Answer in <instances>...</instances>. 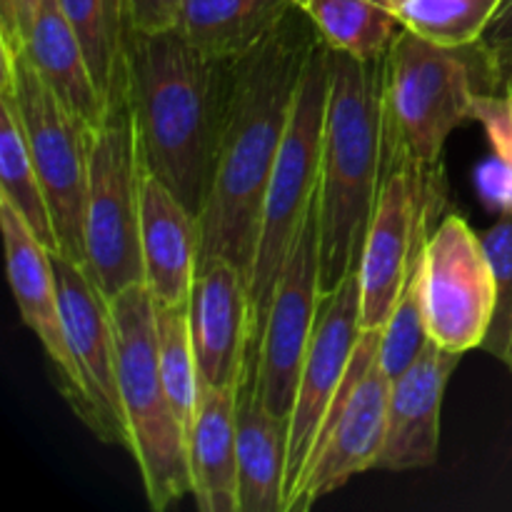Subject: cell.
I'll list each match as a JSON object with an SVG mask.
<instances>
[{"instance_id": "obj_1", "label": "cell", "mask_w": 512, "mask_h": 512, "mask_svg": "<svg viewBox=\"0 0 512 512\" xmlns=\"http://www.w3.org/2000/svg\"><path fill=\"white\" fill-rule=\"evenodd\" d=\"M320 40L303 8L273 35L230 63L228 105L213 183L200 213V258H228L250 280L265 190L288 128L295 90Z\"/></svg>"}, {"instance_id": "obj_2", "label": "cell", "mask_w": 512, "mask_h": 512, "mask_svg": "<svg viewBox=\"0 0 512 512\" xmlns=\"http://www.w3.org/2000/svg\"><path fill=\"white\" fill-rule=\"evenodd\" d=\"M230 63L205 58L175 30L128 35V95L143 168L200 218L228 105Z\"/></svg>"}, {"instance_id": "obj_3", "label": "cell", "mask_w": 512, "mask_h": 512, "mask_svg": "<svg viewBox=\"0 0 512 512\" xmlns=\"http://www.w3.org/2000/svg\"><path fill=\"white\" fill-rule=\"evenodd\" d=\"M330 85L320 160V290L333 293L360 265L383 185V60L328 48Z\"/></svg>"}, {"instance_id": "obj_4", "label": "cell", "mask_w": 512, "mask_h": 512, "mask_svg": "<svg viewBox=\"0 0 512 512\" xmlns=\"http://www.w3.org/2000/svg\"><path fill=\"white\" fill-rule=\"evenodd\" d=\"M433 43L400 30L383 60V153L385 168H408L440 188L443 150L450 133L473 120L478 90L475 70L485 68L480 45Z\"/></svg>"}, {"instance_id": "obj_5", "label": "cell", "mask_w": 512, "mask_h": 512, "mask_svg": "<svg viewBox=\"0 0 512 512\" xmlns=\"http://www.w3.org/2000/svg\"><path fill=\"white\" fill-rule=\"evenodd\" d=\"M118 353L125 448L133 453L150 508L163 512L190 493L188 435L175 415L155 348V303L145 283L110 298Z\"/></svg>"}, {"instance_id": "obj_6", "label": "cell", "mask_w": 512, "mask_h": 512, "mask_svg": "<svg viewBox=\"0 0 512 512\" xmlns=\"http://www.w3.org/2000/svg\"><path fill=\"white\" fill-rule=\"evenodd\" d=\"M328 85V45L320 38L300 75L288 128H285L268 190H265L258 248H255V263L250 273V303H253L250 353L258 348L280 275L288 263L295 238L318 198Z\"/></svg>"}, {"instance_id": "obj_7", "label": "cell", "mask_w": 512, "mask_h": 512, "mask_svg": "<svg viewBox=\"0 0 512 512\" xmlns=\"http://www.w3.org/2000/svg\"><path fill=\"white\" fill-rule=\"evenodd\" d=\"M143 173L133 105L125 88L110 100L103 120L88 130L83 268L108 300L130 285L145 283L140 253Z\"/></svg>"}, {"instance_id": "obj_8", "label": "cell", "mask_w": 512, "mask_h": 512, "mask_svg": "<svg viewBox=\"0 0 512 512\" xmlns=\"http://www.w3.org/2000/svg\"><path fill=\"white\" fill-rule=\"evenodd\" d=\"M18 108L25 143L33 155L58 233L60 253L85 258L88 195V130L65 108L23 53L3 50V83Z\"/></svg>"}, {"instance_id": "obj_9", "label": "cell", "mask_w": 512, "mask_h": 512, "mask_svg": "<svg viewBox=\"0 0 512 512\" xmlns=\"http://www.w3.org/2000/svg\"><path fill=\"white\" fill-rule=\"evenodd\" d=\"M380 330H363L290 512L310 510L350 478L378 468L388 428L390 378L378 365Z\"/></svg>"}, {"instance_id": "obj_10", "label": "cell", "mask_w": 512, "mask_h": 512, "mask_svg": "<svg viewBox=\"0 0 512 512\" xmlns=\"http://www.w3.org/2000/svg\"><path fill=\"white\" fill-rule=\"evenodd\" d=\"M443 188L408 168H388L360 255V328L383 330L415 265L423 258L430 220Z\"/></svg>"}, {"instance_id": "obj_11", "label": "cell", "mask_w": 512, "mask_h": 512, "mask_svg": "<svg viewBox=\"0 0 512 512\" xmlns=\"http://www.w3.org/2000/svg\"><path fill=\"white\" fill-rule=\"evenodd\" d=\"M320 300V218L315 198L280 275L258 348L250 353L255 358V390L260 403L280 420H290L293 413Z\"/></svg>"}, {"instance_id": "obj_12", "label": "cell", "mask_w": 512, "mask_h": 512, "mask_svg": "<svg viewBox=\"0 0 512 512\" xmlns=\"http://www.w3.org/2000/svg\"><path fill=\"white\" fill-rule=\"evenodd\" d=\"M360 268V265H358ZM358 268L333 290L323 295L315 320L308 355L300 370L293 413L288 420V470H285V512H290L315 453L320 433L340 388L348 378L355 348L363 335L360 328V278Z\"/></svg>"}, {"instance_id": "obj_13", "label": "cell", "mask_w": 512, "mask_h": 512, "mask_svg": "<svg viewBox=\"0 0 512 512\" xmlns=\"http://www.w3.org/2000/svg\"><path fill=\"white\" fill-rule=\"evenodd\" d=\"M423 293L435 343L460 355L483 348L495 313V280L483 238L460 215H445L430 230Z\"/></svg>"}, {"instance_id": "obj_14", "label": "cell", "mask_w": 512, "mask_h": 512, "mask_svg": "<svg viewBox=\"0 0 512 512\" xmlns=\"http://www.w3.org/2000/svg\"><path fill=\"white\" fill-rule=\"evenodd\" d=\"M58 280L65 340L78 375L75 415L105 443L128 445L118 393V353L110 300L85 273L83 263L65 253H50Z\"/></svg>"}, {"instance_id": "obj_15", "label": "cell", "mask_w": 512, "mask_h": 512, "mask_svg": "<svg viewBox=\"0 0 512 512\" xmlns=\"http://www.w3.org/2000/svg\"><path fill=\"white\" fill-rule=\"evenodd\" d=\"M200 385L238 388L253 340L250 280L228 258H200L188 300Z\"/></svg>"}, {"instance_id": "obj_16", "label": "cell", "mask_w": 512, "mask_h": 512, "mask_svg": "<svg viewBox=\"0 0 512 512\" xmlns=\"http://www.w3.org/2000/svg\"><path fill=\"white\" fill-rule=\"evenodd\" d=\"M460 358V353L430 340L420 358L403 375L390 380L388 428L378 470L408 473L435 465L445 388Z\"/></svg>"}, {"instance_id": "obj_17", "label": "cell", "mask_w": 512, "mask_h": 512, "mask_svg": "<svg viewBox=\"0 0 512 512\" xmlns=\"http://www.w3.org/2000/svg\"><path fill=\"white\" fill-rule=\"evenodd\" d=\"M0 230L5 243V265L8 283L13 290L20 318L38 335L40 345L48 353L55 373H60V390L68 403L78 405V375L65 340L63 313H60L58 280H55L50 250L28 228L18 210L0 198Z\"/></svg>"}, {"instance_id": "obj_18", "label": "cell", "mask_w": 512, "mask_h": 512, "mask_svg": "<svg viewBox=\"0 0 512 512\" xmlns=\"http://www.w3.org/2000/svg\"><path fill=\"white\" fill-rule=\"evenodd\" d=\"M140 253L150 298L168 308H188L200 260L198 215L148 170L140 183Z\"/></svg>"}, {"instance_id": "obj_19", "label": "cell", "mask_w": 512, "mask_h": 512, "mask_svg": "<svg viewBox=\"0 0 512 512\" xmlns=\"http://www.w3.org/2000/svg\"><path fill=\"white\" fill-rule=\"evenodd\" d=\"M238 433V512H285L288 420L275 418L255 390V358L248 355L235 405Z\"/></svg>"}, {"instance_id": "obj_20", "label": "cell", "mask_w": 512, "mask_h": 512, "mask_svg": "<svg viewBox=\"0 0 512 512\" xmlns=\"http://www.w3.org/2000/svg\"><path fill=\"white\" fill-rule=\"evenodd\" d=\"M238 388L200 385L188 430L190 493L200 512H238Z\"/></svg>"}, {"instance_id": "obj_21", "label": "cell", "mask_w": 512, "mask_h": 512, "mask_svg": "<svg viewBox=\"0 0 512 512\" xmlns=\"http://www.w3.org/2000/svg\"><path fill=\"white\" fill-rule=\"evenodd\" d=\"M20 53L30 60L40 78L83 123L85 130L95 128L103 120L108 103L58 0H40L33 28Z\"/></svg>"}, {"instance_id": "obj_22", "label": "cell", "mask_w": 512, "mask_h": 512, "mask_svg": "<svg viewBox=\"0 0 512 512\" xmlns=\"http://www.w3.org/2000/svg\"><path fill=\"white\" fill-rule=\"evenodd\" d=\"M293 0H185L175 33L218 63H235L280 28Z\"/></svg>"}, {"instance_id": "obj_23", "label": "cell", "mask_w": 512, "mask_h": 512, "mask_svg": "<svg viewBox=\"0 0 512 512\" xmlns=\"http://www.w3.org/2000/svg\"><path fill=\"white\" fill-rule=\"evenodd\" d=\"M73 25L105 103L128 88V13L125 0H58Z\"/></svg>"}, {"instance_id": "obj_24", "label": "cell", "mask_w": 512, "mask_h": 512, "mask_svg": "<svg viewBox=\"0 0 512 512\" xmlns=\"http://www.w3.org/2000/svg\"><path fill=\"white\" fill-rule=\"evenodd\" d=\"M0 198L18 210L50 253H58L60 243L48 198L25 143L15 100L5 88H0Z\"/></svg>"}, {"instance_id": "obj_25", "label": "cell", "mask_w": 512, "mask_h": 512, "mask_svg": "<svg viewBox=\"0 0 512 512\" xmlns=\"http://www.w3.org/2000/svg\"><path fill=\"white\" fill-rule=\"evenodd\" d=\"M305 13L328 48L365 63L385 60L403 30L400 20L375 0H310Z\"/></svg>"}, {"instance_id": "obj_26", "label": "cell", "mask_w": 512, "mask_h": 512, "mask_svg": "<svg viewBox=\"0 0 512 512\" xmlns=\"http://www.w3.org/2000/svg\"><path fill=\"white\" fill-rule=\"evenodd\" d=\"M155 348H158L163 385L188 435L200 398L198 360H195L193 335H190L188 308H168V305L155 303Z\"/></svg>"}, {"instance_id": "obj_27", "label": "cell", "mask_w": 512, "mask_h": 512, "mask_svg": "<svg viewBox=\"0 0 512 512\" xmlns=\"http://www.w3.org/2000/svg\"><path fill=\"white\" fill-rule=\"evenodd\" d=\"M400 20L405 30L433 43L475 45L500 0H375Z\"/></svg>"}, {"instance_id": "obj_28", "label": "cell", "mask_w": 512, "mask_h": 512, "mask_svg": "<svg viewBox=\"0 0 512 512\" xmlns=\"http://www.w3.org/2000/svg\"><path fill=\"white\" fill-rule=\"evenodd\" d=\"M425 253V250H423ZM428 315H425V293H423V258L415 265L393 315L385 328L380 330L378 365L390 380L403 375L415 360L420 358L430 343Z\"/></svg>"}, {"instance_id": "obj_29", "label": "cell", "mask_w": 512, "mask_h": 512, "mask_svg": "<svg viewBox=\"0 0 512 512\" xmlns=\"http://www.w3.org/2000/svg\"><path fill=\"white\" fill-rule=\"evenodd\" d=\"M480 238H483L495 280L493 323L480 350L503 360L512 340V210L500 213L495 225H490Z\"/></svg>"}, {"instance_id": "obj_30", "label": "cell", "mask_w": 512, "mask_h": 512, "mask_svg": "<svg viewBox=\"0 0 512 512\" xmlns=\"http://www.w3.org/2000/svg\"><path fill=\"white\" fill-rule=\"evenodd\" d=\"M488 90H478L473 103V120L488 133L493 153L512 163V53L485 58Z\"/></svg>"}, {"instance_id": "obj_31", "label": "cell", "mask_w": 512, "mask_h": 512, "mask_svg": "<svg viewBox=\"0 0 512 512\" xmlns=\"http://www.w3.org/2000/svg\"><path fill=\"white\" fill-rule=\"evenodd\" d=\"M185 0H125V13L133 33L173 30Z\"/></svg>"}, {"instance_id": "obj_32", "label": "cell", "mask_w": 512, "mask_h": 512, "mask_svg": "<svg viewBox=\"0 0 512 512\" xmlns=\"http://www.w3.org/2000/svg\"><path fill=\"white\" fill-rule=\"evenodd\" d=\"M40 0H0V48L20 53L33 28Z\"/></svg>"}, {"instance_id": "obj_33", "label": "cell", "mask_w": 512, "mask_h": 512, "mask_svg": "<svg viewBox=\"0 0 512 512\" xmlns=\"http://www.w3.org/2000/svg\"><path fill=\"white\" fill-rule=\"evenodd\" d=\"M478 190L480 198L495 208L498 213H510L512 210V163L498 158L480 165L478 170Z\"/></svg>"}, {"instance_id": "obj_34", "label": "cell", "mask_w": 512, "mask_h": 512, "mask_svg": "<svg viewBox=\"0 0 512 512\" xmlns=\"http://www.w3.org/2000/svg\"><path fill=\"white\" fill-rule=\"evenodd\" d=\"M485 58L512 53V0H500L478 40Z\"/></svg>"}, {"instance_id": "obj_35", "label": "cell", "mask_w": 512, "mask_h": 512, "mask_svg": "<svg viewBox=\"0 0 512 512\" xmlns=\"http://www.w3.org/2000/svg\"><path fill=\"white\" fill-rule=\"evenodd\" d=\"M503 363L508 365V370H510V373H512V340H510V348H508V353H505Z\"/></svg>"}, {"instance_id": "obj_36", "label": "cell", "mask_w": 512, "mask_h": 512, "mask_svg": "<svg viewBox=\"0 0 512 512\" xmlns=\"http://www.w3.org/2000/svg\"><path fill=\"white\" fill-rule=\"evenodd\" d=\"M293 3H295V5H298V8H303V10H305V5H308V3H310V0H293Z\"/></svg>"}]
</instances>
